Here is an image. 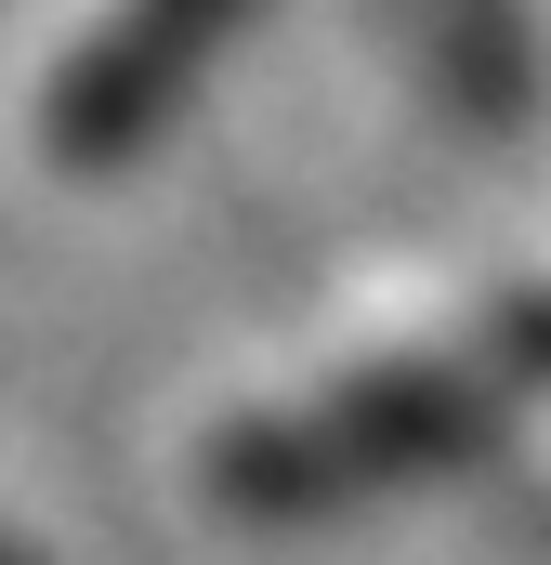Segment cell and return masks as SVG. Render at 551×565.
I'll return each instance as SVG.
<instances>
[{"label": "cell", "instance_id": "6da1fadb", "mask_svg": "<svg viewBox=\"0 0 551 565\" xmlns=\"http://www.w3.org/2000/svg\"><path fill=\"white\" fill-rule=\"evenodd\" d=\"M551 382V289H446L433 316H395L263 395H237L197 473L224 513H342L368 487H408L433 460L486 447Z\"/></svg>", "mask_w": 551, "mask_h": 565}, {"label": "cell", "instance_id": "7a4b0ae2", "mask_svg": "<svg viewBox=\"0 0 551 565\" xmlns=\"http://www.w3.org/2000/svg\"><path fill=\"white\" fill-rule=\"evenodd\" d=\"M250 13L263 0H53V26L26 40L13 145L40 171H119V158H144Z\"/></svg>", "mask_w": 551, "mask_h": 565}, {"label": "cell", "instance_id": "3957f363", "mask_svg": "<svg viewBox=\"0 0 551 565\" xmlns=\"http://www.w3.org/2000/svg\"><path fill=\"white\" fill-rule=\"evenodd\" d=\"M381 40L420 66V93L460 119V132H512L526 93H539V40H526V0H368Z\"/></svg>", "mask_w": 551, "mask_h": 565}, {"label": "cell", "instance_id": "277c9868", "mask_svg": "<svg viewBox=\"0 0 551 565\" xmlns=\"http://www.w3.org/2000/svg\"><path fill=\"white\" fill-rule=\"evenodd\" d=\"M0 565H26V553H13V540H0Z\"/></svg>", "mask_w": 551, "mask_h": 565}]
</instances>
